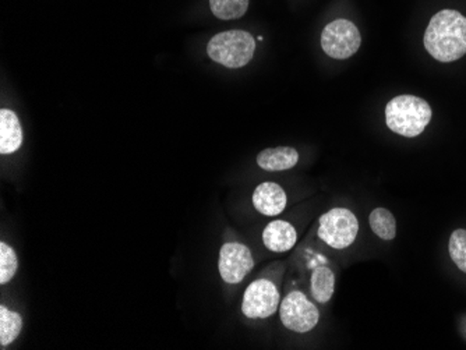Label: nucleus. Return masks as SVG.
Returning <instances> with one entry per match:
<instances>
[{"label": "nucleus", "instance_id": "obj_6", "mask_svg": "<svg viewBox=\"0 0 466 350\" xmlns=\"http://www.w3.org/2000/svg\"><path fill=\"white\" fill-rule=\"evenodd\" d=\"M360 44V31L345 18H338L335 22L329 23L321 34V48L332 59H350L359 51Z\"/></svg>", "mask_w": 466, "mask_h": 350}, {"label": "nucleus", "instance_id": "obj_17", "mask_svg": "<svg viewBox=\"0 0 466 350\" xmlns=\"http://www.w3.org/2000/svg\"><path fill=\"white\" fill-rule=\"evenodd\" d=\"M17 270L18 258L15 250L6 243H0V285L9 284Z\"/></svg>", "mask_w": 466, "mask_h": 350}, {"label": "nucleus", "instance_id": "obj_5", "mask_svg": "<svg viewBox=\"0 0 466 350\" xmlns=\"http://www.w3.org/2000/svg\"><path fill=\"white\" fill-rule=\"evenodd\" d=\"M279 317L285 328L292 333L306 334L316 328L320 312L305 292L292 291L281 300Z\"/></svg>", "mask_w": 466, "mask_h": 350}, {"label": "nucleus", "instance_id": "obj_13", "mask_svg": "<svg viewBox=\"0 0 466 350\" xmlns=\"http://www.w3.org/2000/svg\"><path fill=\"white\" fill-rule=\"evenodd\" d=\"M309 287H310L311 297L317 303H321V305L329 303L335 292V274L332 268L324 264L314 265Z\"/></svg>", "mask_w": 466, "mask_h": 350}, {"label": "nucleus", "instance_id": "obj_8", "mask_svg": "<svg viewBox=\"0 0 466 350\" xmlns=\"http://www.w3.org/2000/svg\"><path fill=\"white\" fill-rule=\"evenodd\" d=\"M254 268V258L248 245L228 242L219 250L218 271L222 281L229 285L240 284Z\"/></svg>", "mask_w": 466, "mask_h": 350}, {"label": "nucleus", "instance_id": "obj_11", "mask_svg": "<svg viewBox=\"0 0 466 350\" xmlns=\"http://www.w3.org/2000/svg\"><path fill=\"white\" fill-rule=\"evenodd\" d=\"M23 145V127L17 115L10 109L0 111V154L15 153Z\"/></svg>", "mask_w": 466, "mask_h": 350}, {"label": "nucleus", "instance_id": "obj_15", "mask_svg": "<svg viewBox=\"0 0 466 350\" xmlns=\"http://www.w3.org/2000/svg\"><path fill=\"white\" fill-rule=\"evenodd\" d=\"M369 222H370L371 231L380 239L390 242L397 236V221L391 211L387 208H376L371 211Z\"/></svg>", "mask_w": 466, "mask_h": 350}, {"label": "nucleus", "instance_id": "obj_14", "mask_svg": "<svg viewBox=\"0 0 466 350\" xmlns=\"http://www.w3.org/2000/svg\"><path fill=\"white\" fill-rule=\"evenodd\" d=\"M23 329V317L6 305H0V346L12 345Z\"/></svg>", "mask_w": 466, "mask_h": 350}, {"label": "nucleus", "instance_id": "obj_12", "mask_svg": "<svg viewBox=\"0 0 466 350\" xmlns=\"http://www.w3.org/2000/svg\"><path fill=\"white\" fill-rule=\"evenodd\" d=\"M256 161L266 172L288 171L299 162V153L292 147L266 148L258 154Z\"/></svg>", "mask_w": 466, "mask_h": 350}, {"label": "nucleus", "instance_id": "obj_18", "mask_svg": "<svg viewBox=\"0 0 466 350\" xmlns=\"http://www.w3.org/2000/svg\"><path fill=\"white\" fill-rule=\"evenodd\" d=\"M449 253L458 270L466 274V229H457L450 236Z\"/></svg>", "mask_w": 466, "mask_h": 350}, {"label": "nucleus", "instance_id": "obj_9", "mask_svg": "<svg viewBox=\"0 0 466 350\" xmlns=\"http://www.w3.org/2000/svg\"><path fill=\"white\" fill-rule=\"evenodd\" d=\"M253 205L261 215L277 216L287 207L288 197L279 183L264 182L253 192Z\"/></svg>", "mask_w": 466, "mask_h": 350}, {"label": "nucleus", "instance_id": "obj_3", "mask_svg": "<svg viewBox=\"0 0 466 350\" xmlns=\"http://www.w3.org/2000/svg\"><path fill=\"white\" fill-rule=\"evenodd\" d=\"M256 41L248 31L230 30L209 39L207 54L209 59L228 69H240L253 59Z\"/></svg>", "mask_w": 466, "mask_h": 350}, {"label": "nucleus", "instance_id": "obj_16", "mask_svg": "<svg viewBox=\"0 0 466 350\" xmlns=\"http://www.w3.org/2000/svg\"><path fill=\"white\" fill-rule=\"evenodd\" d=\"M211 12L219 20H237L248 9V0H209Z\"/></svg>", "mask_w": 466, "mask_h": 350}, {"label": "nucleus", "instance_id": "obj_10", "mask_svg": "<svg viewBox=\"0 0 466 350\" xmlns=\"http://www.w3.org/2000/svg\"><path fill=\"white\" fill-rule=\"evenodd\" d=\"M296 242H298V232L289 222L277 219L269 222L263 231V243L269 252H289L295 247Z\"/></svg>", "mask_w": 466, "mask_h": 350}, {"label": "nucleus", "instance_id": "obj_7", "mask_svg": "<svg viewBox=\"0 0 466 350\" xmlns=\"http://www.w3.org/2000/svg\"><path fill=\"white\" fill-rule=\"evenodd\" d=\"M281 295L271 279L258 278L251 282L243 295L242 313L250 320H264L279 310Z\"/></svg>", "mask_w": 466, "mask_h": 350}, {"label": "nucleus", "instance_id": "obj_4", "mask_svg": "<svg viewBox=\"0 0 466 350\" xmlns=\"http://www.w3.org/2000/svg\"><path fill=\"white\" fill-rule=\"evenodd\" d=\"M358 234V218L348 208H332L319 219V226H317L319 239L331 249H348L355 243Z\"/></svg>", "mask_w": 466, "mask_h": 350}, {"label": "nucleus", "instance_id": "obj_2", "mask_svg": "<svg viewBox=\"0 0 466 350\" xmlns=\"http://www.w3.org/2000/svg\"><path fill=\"white\" fill-rule=\"evenodd\" d=\"M433 111L429 102L415 95H398L386 106V123L391 132L413 138L425 132Z\"/></svg>", "mask_w": 466, "mask_h": 350}, {"label": "nucleus", "instance_id": "obj_1", "mask_svg": "<svg viewBox=\"0 0 466 350\" xmlns=\"http://www.w3.org/2000/svg\"><path fill=\"white\" fill-rule=\"evenodd\" d=\"M426 51L441 64H451L466 55V17L457 10H441L431 17L425 38Z\"/></svg>", "mask_w": 466, "mask_h": 350}]
</instances>
